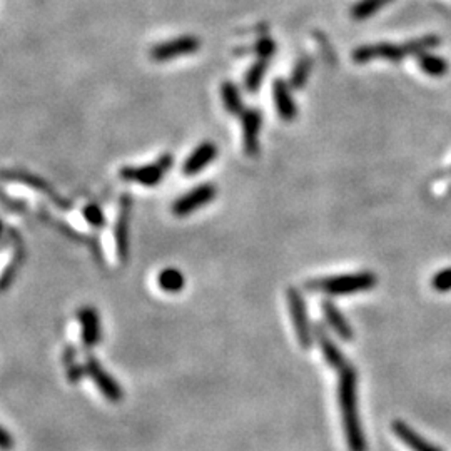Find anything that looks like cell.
Wrapping results in <instances>:
<instances>
[{
  "label": "cell",
  "instance_id": "484cf974",
  "mask_svg": "<svg viewBox=\"0 0 451 451\" xmlns=\"http://www.w3.org/2000/svg\"><path fill=\"white\" fill-rule=\"evenodd\" d=\"M311 64L308 60H303L301 64L298 65L296 70L293 72V85L294 87H301L305 84V80L308 79V74H310Z\"/></svg>",
  "mask_w": 451,
  "mask_h": 451
},
{
  "label": "cell",
  "instance_id": "6da1fadb",
  "mask_svg": "<svg viewBox=\"0 0 451 451\" xmlns=\"http://www.w3.org/2000/svg\"><path fill=\"white\" fill-rule=\"evenodd\" d=\"M356 371L353 366L346 364L339 369L338 383V398L339 408L343 413L344 435L348 441L349 451H366V436L361 428V421L358 415V396H356Z\"/></svg>",
  "mask_w": 451,
  "mask_h": 451
},
{
  "label": "cell",
  "instance_id": "44dd1931",
  "mask_svg": "<svg viewBox=\"0 0 451 451\" xmlns=\"http://www.w3.org/2000/svg\"><path fill=\"white\" fill-rule=\"evenodd\" d=\"M64 366L70 383H77L85 376L84 364L77 363V359H75V349L72 346H67L64 351Z\"/></svg>",
  "mask_w": 451,
  "mask_h": 451
},
{
  "label": "cell",
  "instance_id": "5b68a950",
  "mask_svg": "<svg viewBox=\"0 0 451 451\" xmlns=\"http://www.w3.org/2000/svg\"><path fill=\"white\" fill-rule=\"evenodd\" d=\"M85 376L92 379V383L96 384L101 395L111 403H119L124 398V391H122L121 384L117 383V379L102 366L101 361L96 356H87L84 363Z\"/></svg>",
  "mask_w": 451,
  "mask_h": 451
},
{
  "label": "cell",
  "instance_id": "7a4b0ae2",
  "mask_svg": "<svg viewBox=\"0 0 451 451\" xmlns=\"http://www.w3.org/2000/svg\"><path fill=\"white\" fill-rule=\"evenodd\" d=\"M438 45L436 37H425L408 42L405 45H391V44H376V45H364L353 54L356 63H368L371 59H388V60H400L403 57L411 54H423L428 49Z\"/></svg>",
  "mask_w": 451,
  "mask_h": 451
},
{
  "label": "cell",
  "instance_id": "7c38bea8",
  "mask_svg": "<svg viewBox=\"0 0 451 451\" xmlns=\"http://www.w3.org/2000/svg\"><path fill=\"white\" fill-rule=\"evenodd\" d=\"M216 156L217 147L214 142H202V144H199L196 149H194V153L186 159V163L183 165V173L186 174L188 178L199 174L216 159Z\"/></svg>",
  "mask_w": 451,
  "mask_h": 451
},
{
  "label": "cell",
  "instance_id": "ac0fdd59",
  "mask_svg": "<svg viewBox=\"0 0 451 451\" xmlns=\"http://www.w3.org/2000/svg\"><path fill=\"white\" fill-rule=\"evenodd\" d=\"M158 284H159V288L163 289V291L175 294V293L183 291L184 286H186V278H184V274L180 273L179 269L165 268L159 273Z\"/></svg>",
  "mask_w": 451,
  "mask_h": 451
},
{
  "label": "cell",
  "instance_id": "ba28073f",
  "mask_svg": "<svg viewBox=\"0 0 451 451\" xmlns=\"http://www.w3.org/2000/svg\"><path fill=\"white\" fill-rule=\"evenodd\" d=\"M0 175H2V178L7 179V180H16V183L26 184V186H28L31 189H34L36 192L44 194V196L49 197L50 201L54 202L55 206H59L60 209H69L70 207V202L67 201V199H64L63 196H60V194L57 192L55 189L52 188L45 179L39 178V175H36V174H32V173H27V170H21V169L4 170V173L0 174Z\"/></svg>",
  "mask_w": 451,
  "mask_h": 451
},
{
  "label": "cell",
  "instance_id": "603a6c76",
  "mask_svg": "<svg viewBox=\"0 0 451 451\" xmlns=\"http://www.w3.org/2000/svg\"><path fill=\"white\" fill-rule=\"evenodd\" d=\"M82 216L85 222H87L89 226L96 227V229H101V227H104V224H106V216H104L102 209L99 204H87V206L84 207Z\"/></svg>",
  "mask_w": 451,
  "mask_h": 451
},
{
  "label": "cell",
  "instance_id": "4316f807",
  "mask_svg": "<svg viewBox=\"0 0 451 451\" xmlns=\"http://www.w3.org/2000/svg\"><path fill=\"white\" fill-rule=\"evenodd\" d=\"M13 448V438L9 431L0 425V450L2 451H9Z\"/></svg>",
  "mask_w": 451,
  "mask_h": 451
},
{
  "label": "cell",
  "instance_id": "277c9868",
  "mask_svg": "<svg viewBox=\"0 0 451 451\" xmlns=\"http://www.w3.org/2000/svg\"><path fill=\"white\" fill-rule=\"evenodd\" d=\"M173 165V156L164 154L158 159V163L154 164H146V165H129V168H122L121 179L129 180V183H137L142 186L154 188L158 186L161 180L164 179V175Z\"/></svg>",
  "mask_w": 451,
  "mask_h": 451
},
{
  "label": "cell",
  "instance_id": "4fadbf2b",
  "mask_svg": "<svg viewBox=\"0 0 451 451\" xmlns=\"http://www.w3.org/2000/svg\"><path fill=\"white\" fill-rule=\"evenodd\" d=\"M243 142L248 156H256L259 151L261 114L258 111H244L243 114Z\"/></svg>",
  "mask_w": 451,
  "mask_h": 451
},
{
  "label": "cell",
  "instance_id": "d6986e66",
  "mask_svg": "<svg viewBox=\"0 0 451 451\" xmlns=\"http://www.w3.org/2000/svg\"><path fill=\"white\" fill-rule=\"evenodd\" d=\"M221 94H222V102H224V107H226L227 112H231V114H243L244 112L243 101H241V94L234 84H231V82L222 84Z\"/></svg>",
  "mask_w": 451,
  "mask_h": 451
},
{
  "label": "cell",
  "instance_id": "ffe728a7",
  "mask_svg": "<svg viewBox=\"0 0 451 451\" xmlns=\"http://www.w3.org/2000/svg\"><path fill=\"white\" fill-rule=\"evenodd\" d=\"M418 60H420V69L428 75H435V77L446 74V70H448V64H446L445 59H441L438 55L428 54V52L420 54V59Z\"/></svg>",
  "mask_w": 451,
  "mask_h": 451
},
{
  "label": "cell",
  "instance_id": "9c48e42d",
  "mask_svg": "<svg viewBox=\"0 0 451 451\" xmlns=\"http://www.w3.org/2000/svg\"><path fill=\"white\" fill-rule=\"evenodd\" d=\"M199 47H201V42H199L197 37L183 36L178 37V39L156 45L154 49L151 50V57H153L154 60H158V63H168V60L178 59V57L191 55L194 52L199 50Z\"/></svg>",
  "mask_w": 451,
  "mask_h": 451
},
{
  "label": "cell",
  "instance_id": "9a60e30c",
  "mask_svg": "<svg viewBox=\"0 0 451 451\" xmlns=\"http://www.w3.org/2000/svg\"><path fill=\"white\" fill-rule=\"evenodd\" d=\"M322 315H325L327 325L333 327V331L339 336L341 339L344 341L353 339V327L348 325L346 317L341 315L338 308H336L333 303L330 301L322 303Z\"/></svg>",
  "mask_w": 451,
  "mask_h": 451
},
{
  "label": "cell",
  "instance_id": "5bb4252c",
  "mask_svg": "<svg viewBox=\"0 0 451 451\" xmlns=\"http://www.w3.org/2000/svg\"><path fill=\"white\" fill-rule=\"evenodd\" d=\"M393 431L405 443L411 451H443L438 446H435L430 441H426L423 436H420L416 431H413L410 426L403 421H395L393 423Z\"/></svg>",
  "mask_w": 451,
  "mask_h": 451
},
{
  "label": "cell",
  "instance_id": "e0dca14e",
  "mask_svg": "<svg viewBox=\"0 0 451 451\" xmlns=\"http://www.w3.org/2000/svg\"><path fill=\"white\" fill-rule=\"evenodd\" d=\"M315 331H316V339L321 346V351H322V354H325L326 363L336 369H341L343 366H346L348 363H346L343 353H341V351L336 348L333 341L327 338V335L325 333V331H322L321 327H316Z\"/></svg>",
  "mask_w": 451,
  "mask_h": 451
},
{
  "label": "cell",
  "instance_id": "d4e9b609",
  "mask_svg": "<svg viewBox=\"0 0 451 451\" xmlns=\"http://www.w3.org/2000/svg\"><path fill=\"white\" fill-rule=\"evenodd\" d=\"M431 286L438 293L451 291V268L443 269L440 271L438 274H435V278L431 279Z\"/></svg>",
  "mask_w": 451,
  "mask_h": 451
},
{
  "label": "cell",
  "instance_id": "2e32d148",
  "mask_svg": "<svg viewBox=\"0 0 451 451\" xmlns=\"http://www.w3.org/2000/svg\"><path fill=\"white\" fill-rule=\"evenodd\" d=\"M274 102H276L278 112L284 121L291 122L294 117H296V106H294V101L289 94V90L286 87V84L283 80H276L274 82Z\"/></svg>",
  "mask_w": 451,
  "mask_h": 451
},
{
  "label": "cell",
  "instance_id": "8fae6325",
  "mask_svg": "<svg viewBox=\"0 0 451 451\" xmlns=\"http://www.w3.org/2000/svg\"><path fill=\"white\" fill-rule=\"evenodd\" d=\"M131 197L122 196L121 206H119V214L116 221V229H114V237H116V249L121 263H127L129 258V222H131Z\"/></svg>",
  "mask_w": 451,
  "mask_h": 451
},
{
  "label": "cell",
  "instance_id": "cb8c5ba5",
  "mask_svg": "<svg viewBox=\"0 0 451 451\" xmlns=\"http://www.w3.org/2000/svg\"><path fill=\"white\" fill-rule=\"evenodd\" d=\"M264 72H266V59L259 60V63L253 65V69L246 74V87H248V90L254 92V90L259 89L261 82H263Z\"/></svg>",
  "mask_w": 451,
  "mask_h": 451
},
{
  "label": "cell",
  "instance_id": "52a82bcc",
  "mask_svg": "<svg viewBox=\"0 0 451 451\" xmlns=\"http://www.w3.org/2000/svg\"><path fill=\"white\" fill-rule=\"evenodd\" d=\"M288 303H289V311H291L294 331H296V338L299 341V344H301L305 349H308L313 343V333H311L310 321H308L305 299H303L301 293L296 291V289H289Z\"/></svg>",
  "mask_w": 451,
  "mask_h": 451
},
{
  "label": "cell",
  "instance_id": "7402d4cb",
  "mask_svg": "<svg viewBox=\"0 0 451 451\" xmlns=\"http://www.w3.org/2000/svg\"><path fill=\"white\" fill-rule=\"evenodd\" d=\"M389 2L391 0H363L353 9V17L358 18V21H364V18L374 16V12L383 9Z\"/></svg>",
  "mask_w": 451,
  "mask_h": 451
},
{
  "label": "cell",
  "instance_id": "83f0119b",
  "mask_svg": "<svg viewBox=\"0 0 451 451\" xmlns=\"http://www.w3.org/2000/svg\"><path fill=\"white\" fill-rule=\"evenodd\" d=\"M256 50H258L259 54L264 57V59H268V57L273 55V52H274V44H273V40H269V39L261 40L259 44H258V47H256Z\"/></svg>",
  "mask_w": 451,
  "mask_h": 451
},
{
  "label": "cell",
  "instance_id": "3957f363",
  "mask_svg": "<svg viewBox=\"0 0 451 451\" xmlns=\"http://www.w3.org/2000/svg\"><path fill=\"white\" fill-rule=\"evenodd\" d=\"M308 288L317 289L331 296H341V294H353L359 291H368L376 286V276L373 273H354V274H341V276H331L325 279H316V281L308 283Z\"/></svg>",
  "mask_w": 451,
  "mask_h": 451
},
{
  "label": "cell",
  "instance_id": "30bf717a",
  "mask_svg": "<svg viewBox=\"0 0 451 451\" xmlns=\"http://www.w3.org/2000/svg\"><path fill=\"white\" fill-rule=\"evenodd\" d=\"M80 339L85 348H94L102 341L101 315L94 306H80L77 311Z\"/></svg>",
  "mask_w": 451,
  "mask_h": 451
},
{
  "label": "cell",
  "instance_id": "f1b7e54d",
  "mask_svg": "<svg viewBox=\"0 0 451 451\" xmlns=\"http://www.w3.org/2000/svg\"><path fill=\"white\" fill-rule=\"evenodd\" d=\"M2 232H4V221L0 219V236H2Z\"/></svg>",
  "mask_w": 451,
  "mask_h": 451
},
{
  "label": "cell",
  "instance_id": "8992f818",
  "mask_svg": "<svg viewBox=\"0 0 451 451\" xmlns=\"http://www.w3.org/2000/svg\"><path fill=\"white\" fill-rule=\"evenodd\" d=\"M216 188L212 184H199L191 191L183 194L179 199H175L173 204V214L175 217H186L191 216L194 211L201 209L207 204L212 202V199L216 197Z\"/></svg>",
  "mask_w": 451,
  "mask_h": 451
}]
</instances>
